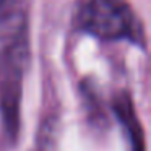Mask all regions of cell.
Returning <instances> with one entry per match:
<instances>
[{
    "mask_svg": "<svg viewBox=\"0 0 151 151\" xmlns=\"http://www.w3.org/2000/svg\"><path fill=\"white\" fill-rule=\"evenodd\" d=\"M112 111L127 133V140L130 145V151H146L145 150V133L141 128L140 119L135 111L133 101L127 91H120L112 99Z\"/></svg>",
    "mask_w": 151,
    "mask_h": 151,
    "instance_id": "obj_3",
    "label": "cell"
},
{
    "mask_svg": "<svg viewBox=\"0 0 151 151\" xmlns=\"http://www.w3.org/2000/svg\"><path fill=\"white\" fill-rule=\"evenodd\" d=\"M20 10H24L21 0H0V17H7Z\"/></svg>",
    "mask_w": 151,
    "mask_h": 151,
    "instance_id": "obj_4",
    "label": "cell"
},
{
    "mask_svg": "<svg viewBox=\"0 0 151 151\" xmlns=\"http://www.w3.org/2000/svg\"><path fill=\"white\" fill-rule=\"evenodd\" d=\"M29 63L28 20L0 33V122L10 145H15L21 128L23 80Z\"/></svg>",
    "mask_w": 151,
    "mask_h": 151,
    "instance_id": "obj_1",
    "label": "cell"
},
{
    "mask_svg": "<svg viewBox=\"0 0 151 151\" xmlns=\"http://www.w3.org/2000/svg\"><path fill=\"white\" fill-rule=\"evenodd\" d=\"M80 26L101 41H130L141 47L146 44L143 24L127 0H88Z\"/></svg>",
    "mask_w": 151,
    "mask_h": 151,
    "instance_id": "obj_2",
    "label": "cell"
}]
</instances>
